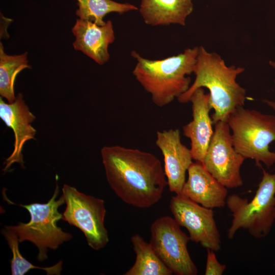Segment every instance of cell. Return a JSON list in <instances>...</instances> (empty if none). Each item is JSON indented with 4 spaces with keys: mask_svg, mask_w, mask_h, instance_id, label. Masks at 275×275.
Here are the masks:
<instances>
[{
    "mask_svg": "<svg viewBox=\"0 0 275 275\" xmlns=\"http://www.w3.org/2000/svg\"><path fill=\"white\" fill-rule=\"evenodd\" d=\"M170 208L177 223L187 230L190 240L214 252L221 250V235L212 209L177 195L172 197Z\"/></svg>",
    "mask_w": 275,
    "mask_h": 275,
    "instance_id": "cell-10",
    "label": "cell"
},
{
    "mask_svg": "<svg viewBox=\"0 0 275 275\" xmlns=\"http://www.w3.org/2000/svg\"><path fill=\"white\" fill-rule=\"evenodd\" d=\"M269 65L273 69H275V61H269ZM274 85L275 87V80H274Z\"/></svg>",
    "mask_w": 275,
    "mask_h": 275,
    "instance_id": "cell-23",
    "label": "cell"
},
{
    "mask_svg": "<svg viewBox=\"0 0 275 275\" xmlns=\"http://www.w3.org/2000/svg\"><path fill=\"white\" fill-rule=\"evenodd\" d=\"M31 68L26 52L19 55H8L0 43V95L8 102L12 103L16 99L14 83L17 75L22 70Z\"/></svg>",
    "mask_w": 275,
    "mask_h": 275,
    "instance_id": "cell-18",
    "label": "cell"
},
{
    "mask_svg": "<svg viewBox=\"0 0 275 275\" xmlns=\"http://www.w3.org/2000/svg\"><path fill=\"white\" fill-rule=\"evenodd\" d=\"M56 178L53 194L47 202L17 205L30 213V219L28 223L19 222L16 225L4 226L17 236L19 243L28 241L35 245L38 250L37 259L41 262L47 259L48 249L56 250L72 238L70 233L63 231L57 226L58 222L62 218L59 208L65 204V201L62 196L57 200L60 189L57 176Z\"/></svg>",
    "mask_w": 275,
    "mask_h": 275,
    "instance_id": "cell-4",
    "label": "cell"
},
{
    "mask_svg": "<svg viewBox=\"0 0 275 275\" xmlns=\"http://www.w3.org/2000/svg\"><path fill=\"white\" fill-rule=\"evenodd\" d=\"M2 233L7 241L12 254L11 260V269L12 275H23L29 270L38 269L46 271L47 275H60L62 270L63 261L60 260L56 264L48 267L35 266L23 257L19 249V240L12 231L4 227Z\"/></svg>",
    "mask_w": 275,
    "mask_h": 275,
    "instance_id": "cell-20",
    "label": "cell"
},
{
    "mask_svg": "<svg viewBox=\"0 0 275 275\" xmlns=\"http://www.w3.org/2000/svg\"><path fill=\"white\" fill-rule=\"evenodd\" d=\"M155 143L163 156L169 190L179 195L186 181V172L193 163L190 150L181 143L178 129L157 131Z\"/></svg>",
    "mask_w": 275,
    "mask_h": 275,
    "instance_id": "cell-11",
    "label": "cell"
},
{
    "mask_svg": "<svg viewBox=\"0 0 275 275\" xmlns=\"http://www.w3.org/2000/svg\"><path fill=\"white\" fill-rule=\"evenodd\" d=\"M244 70L241 67L227 66L219 54L209 52L203 46H200L193 70L195 80L177 99L182 103L188 102L196 90L206 88L214 110L211 116L213 124L227 122L237 108L244 105L246 90L236 81L238 75Z\"/></svg>",
    "mask_w": 275,
    "mask_h": 275,
    "instance_id": "cell-2",
    "label": "cell"
},
{
    "mask_svg": "<svg viewBox=\"0 0 275 275\" xmlns=\"http://www.w3.org/2000/svg\"><path fill=\"white\" fill-rule=\"evenodd\" d=\"M135 254L132 266L125 275H171L173 273L161 261L150 243L145 241L139 234L131 237Z\"/></svg>",
    "mask_w": 275,
    "mask_h": 275,
    "instance_id": "cell-17",
    "label": "cell"
},
{
    "mask_svg": "<svg viewBox=\"0 0 275 275\" xmlns=\"http://www.w3.org/2000/svg\"><path fill=\"white\" fill-rule=\"evenodd\" d=\"M101 155L108 183L124 202L147 208L161 199L167 180L156 156L120 146H104Z\"/></svg>",
    "mask_w": 275,
    "mask_h": 275,
    "instance_id": "cell-1",
    "label": "cell"
},
{
    "mask_svg": "<svg viewBox=\"0 0 275 275\" xmlns=\"http://www.w3.org/2000/svg\"><path fill=\"white\" fill-rule=\"evenodd\" d=\"M233 146L245 159L264 163L269 168L275 163V152L269 145L275 142V116L239 107L227 121Z\"/></svg>",
    "mask_w": 275,
    "mask_h": 275,
    "instance_id": "cell-6",
    "label": "cell"
},
{
    "mask_svg": "<svg viewBox=\"0 0 275 275\" xmlns=\"http://www.w3.org/2000/svg\"><path fill=\"white\" fill-rule=\"evenodd\" d=\"M214 130L203 164L227 188L241 186L240 168L245 158L235 149L230 128L226 121L214 124Z\"/></svg>",
    "mask_w": 275,
    "mask_h": 275,
    "instance_id": "cell-9",
    "label": "cell"
},
{
    "mask_svg": "<svg viewBox=\"0 0 275 275\" xmlns=\"http://www.w3.org/2000/svg\"><path fill=\"white\" fill-rule=\"evenodd\" d=\"M72 32L75 37L73 43L75 50L81 51L100 65L108 61V46L115 39L111 20L99 25L93 21L79 18L76 19Z\"/></svg>",
    "mask_w": 275,
    "mask_h": 275,
    "instance_id": "cell-15",
    "label": "cell"
},
{
    "mask_svg": "<svg viewBox=\"0 0 275 275\" xmlns=\"http://www.w3.org/2000/svg\"><path fill=\"white\" fill-rule=\"evenodd\" d=\"M189 102L192 104L193 120L183 127V135L190 141L193 159L203 163L214 133L209 115L212 109L209 94L199 88L193 93Z\"/></svg>",
    "mask_w": 275,
    "mask_h": 275,
    "instance_id": "cell-13",
    "label": "cell"
},
{
    "mask_svg": "<svg viewBox=\"0 0 275 275\" xmlns=\"http://www.w3.org/2000/svg\"><path fill=\"white\" fill-rule=\"evenodd\" d=\"M263 102L275 112V101L268 99L263 100Z\"/></svg>",
    "mask_w": 275,
    "mask_h": 275,
    "instance_id": "cell-22",
    "label": "cell"
},
{
    "mask_svg": "<svg viewBox=\"0 0 275 275\" xmlns=\"http://www.w3.org/2000/svg\"><path fill=\"white\" fill-rule=\"evenodd\" d=\"M199 47L187 48L178 54L161 60L144 58L134 50L136 61L132 74L151 96L152 102L163 107L178 98L189 88Z\"/></svg>",
    "mask_w": 275,
    "mask_h": 275,
    "instance_id": "cell-3",
    "label": "cell"
},
{
    "mask_svg": "<svg viewBox=\"0 0 275 275\" xmlns=\"http://www.w3.org/2000/svg\"><path fill=\"white\" fill-rule=\"evenodd\" d=\"M187 173V179L179 195L210 209L225 206L227 188L212 176L202 163L193 162Z\"/></svg>",
    "mask_w": 275,
    "mask_h": 275,
    "instance_id": "cell-14",
    "label": "cell"
},
{
    "mask_svg": "<svg viewBox=\"0 0 275 275\" xmlns=\"http://www.w3.org/2000/svg\"><path fill=\"white\" fill-rule=\"evenodd\" d=\"M0 118L13 130L15 139L13 150L5 161L3 171H7L14 163H19L23 168L22 151L26 142L35 139L36 130L31 124L36 117L25 104L22 94L19 93L12 103L5 102L1 97Z\"/></svg>",
    "mask_w": 275,
    "mask_h": 275,
    "instance_id": "cell-12",
    "label": "cell"
},
{
    "mask_svg": "<svg viewBox=\"0 0 275 275\" xmlns=\"http://www.w3.org/2000/svg\"><path fill=\"white\" fill-rule=\"evenodd\" d=\"M62 193L66 207L62 220L79 229L92 249L99 250L104 248L109 241L104 225V201L86 195L66 184L62 188Z\"/></svg>",
    "mask_w": 275,
    "mask_h": 275,
    "instance_id": "cell-7",
    "label": "cell"
},
{
    "mask_svg": "<svg viewBox=\"0 0 275 275\" xmlns=\"http://www.w3.org/2000/svg\"><path fill=\"white\" fill-rule=\"evenodd\" d=\"M174 218L163 216L150 228V243L164 264L177 275H196L198 269L187 249L190 238Z\"/></svg>",
    "mask_w": 275,
    "mask_h": 275,
    "instance_id": "cell-8",
    "label": "cell"
},
{
    "mask_svg": "<svg viewBox=\"0 0 275 275\" xmlns=\"http://www.w3.org/2000/svg\"><path fill=\"white\" fill-rule=\"evenodd\" d=\"M193 7V0H141L140 12L148 25L184 26Z\"/></svg>",
    "mask_w": 275,
    "mask_h": 275,
    "instance_id": "cell-16",
    "label": "cell"
},
{
    "mask_svg": "<svg viewBox=\"0 0 275 275\" xmlns=\"http://www.w3.org/2000/svg\"><path fill=\"white\" fill-rule=\"evenodd\" d=\"M262 169V177L251 200L237 194L227 198L226 205L233 216L227 231L230 239L241 229L256 238L265 237L270 231L275 220V173Z\"/></svg>",
    "mask_w": 275,
    "mask_h": 275,
    "instance_id": "cell-5",
    "label": "cell"
},
{
    "mask_svg": "<svg viewBox=\"0 0 275 275\" xmlns=\"http://www.w3.org/2000/svg\"><path fill=\"white\" fill-rule=\"evenodd\" d=\"M78 9L76 14L80 19L94 22L99 25L105 23L103 17L111 12L122 14L138 10V8L128 3H120L112 0H76Z\"/></svg>",
    "mask_w": 275,
    "mask_h": 275,
    "instance_id": "cell-19",
    "label": "cell"
},
{
    "mask_svg": "<svg viewBox=\"0 0 275 275\" xmlns=\"http://www.w3.org/2000/svg\"><path fill=\"white\" fill-rule=\"evenodd\" d=\"M207 259L205 275H222L226 268L225 264H221L217 260L214 251L207 249Z\"/></svg>",
    "mask_w": 275,
    "mask_h": 275,
    "instance_id": "cell-21",
    "label": "cell"
}]
</instances>
